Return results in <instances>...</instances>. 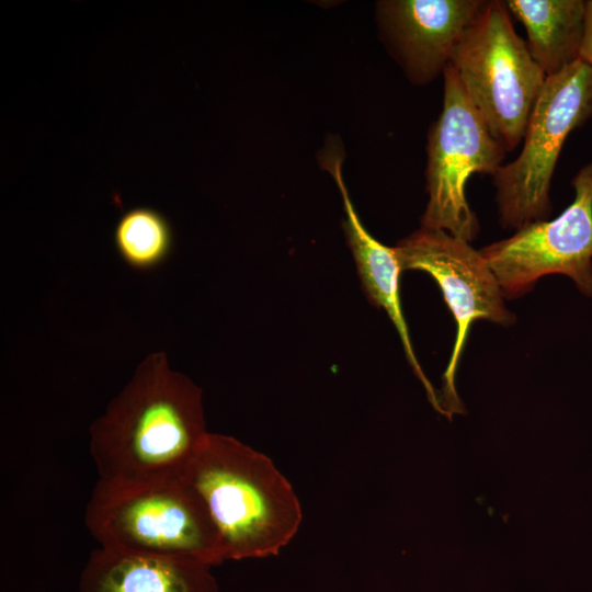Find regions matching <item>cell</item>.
Instances as JSON below:
<instances>
[{
    "mask_svg": "<svg viewBox=\"0 0 592 592\" xmlns=\"http://www.w3.org/2000/svg\"><path fill=\"white\" fill-rule=\"evenodd\" d=\"M580 60L592 66V0L584 1V31Z\"/></svg>",
    "mask_w": 592,
    "mask_h": 592,
    "instance_id": "obj_14",
    "label": "cell"
},
{
    "mask_svg": "<svg viewBox=\"0 0 592 592\" xmlns=\"http://www.w3.org/2000/svg\"><path fill=\"white\" fill-rule=\"evenodd\" d=\"M100 547L225 561L217 528L201 498L182 479L96 481L84 514Z\"/></svg>",
    "mask_w": 592,
    "mask_h": 592,
    "instance_id": "obj_3",
    "label": "cell"
},
{
    "mask_svg": "<svg viewBox=\"0 0 592 592\" xmlns=\"http://www.w3.org/2000/svg\"><path fill=\"white\" fill-rule=\"evenodd\" d=\"M449 64L492 136L506 152L517 147L547 76L504 2H483Z\"/></svg>",
    "mask_w": 592,
    "mask_h": 592,
    "instance_id": "obj_4",
    "label": "cell"
},
{
    "mask_svg": "<svg viewBox=\"0 0 592 592\" xmlns=\"http://www.w3.org/2000/svg\"><path fill=\"white\" fill-rule=\"evenodd\" d=\"M504 3L525 27L532 57L547 77L580 59L583 0H509Z\"/></svg>",
    "mask_w": 592,
    "mask_h": 592,
    "instance_id": "obj_12",
    "label": "cell"
},
{
    "mask_svg": "<svg viewBox=\"0 0 592 592\" xmlns=\"http://www.w3.org/2000/svg\"><path fill=\"white\" fill-rule=\"evenodd\" d=\"M207 433L201 389L156 352L92 423L89 448L101 479L175 480Z\"/></svg>",
    "mask_w": 592,
    "mask_h": 592,
    "instance_id": "obj_1",
    "label": "cell"
},
{
    "mask_svg": "<svg viewBox=\"0 0 592 592\" xmlns=\"http://www.w3.org/2000/svg\"><path fill=\"white\" fill-rule=\"evenodd\" d=\"M212 567L192 558L91 551L76 592H218Z\"/></svg>",
    "mask_w": 592,
    "mask_h": 592,
    "instance_id": "obj_10",
    "label": "cell"
},
{
    "mask_svg": "<svg viewBox=\"0 0 592 592\" xmlns=\"http://www.w3.org/2000/svg\"><path fill=\"white\" fill-rule=\"evenodd\" d=\"M113 240L127 266L136 271H150L170 255L173 231L169 220L157 209L134 207L118 219Z\"/></svg>",
    "mask_w": 592,
    "mask_h": 592,
    "instance_id": "obj_13",
    "label": "cell"
},
{
    "mask_svg": "<svg viewBox=\"0 0 592 592\" xmlns=\"http://www.w3.org/2000/svg\"><path fill=\"white\" fill-rule=\"evenodd\" d=\"M181 479L206 506L225 561L277 555L300 526L288 480L267 456L232 436L208 432Z\"/></svg>",
    "mask_w": 592,
    "mask_h": 592,
    "instance_id": "obj_2",
    "label": "cell"
},
{
    "mask_svg": "<svg viewBox=\"0 0 592 592\" xmlns=\"http://www.w3.org/2000/svg\"><path fill=\"white\" fill-rule=\"evenodd\" d=\"M330 162L331 167H328V170L331 171L341 192L346 215L344 231L366 296L373 305L383 308L388 315L400 337L407 360L426 391L429 401L443 414L440 397L422 371L413 351L401 308L399 281L402 269L395 248L383 244L364 228L343 182L341 160L335 157Z\"/></svg>",
    "mask_w": 592,
    "mask_h": 592,
    "instance_id": "obj_11",
    "label": "cell"
},
{
    "mask_svg": "<svg viewBox=\"0 0 592 592\" xmlns=\"http://www.w3.org/2000/svg\"><path fill=\"white\" fill-rule=\"evenodd\" d=\"M485 0H391L379 4L380 22L409 78L428 83L443 75Z\"/></svg>",
    "mask_w": 592,
    "mask_h": 592,
    "instance_id": "obj_9",
    "label": "cell"
},
{
    "mask_svg": "<svg viewBox=\"0 0 592 592\" xmlns=\"http://www.w3.org/2000/svg\"><path fill=\"white\" fill-rule=\"evenodd\" d=\"M571 184L573 202L558 217L526 225L480 250L504 297L525 295L549 274L569 276L592 296V162Z\"/></svg>",
    "mask_w": 592,
    "mask_h": 592,
    "instance_id": "obj_8",
    "label": "cell"
},
{
    "mask_svg": "<svg viewBox=\"0 0 592 592\" xmlns=\"http://www.w3.org/2000/svg\"><path fill=\"white\" fill-rule=\"evenodd\" d=\"M590 119L592 66L579 59L546 78L528 117L520 155L493 175L503 228L519 230L548 219L550 183L565 140Z\"/></svg>",
    "mask_w": 592,
    "mask_h": 592,
    "instance_id": "obj_5",
    "label": "cell"
},
{
    "mask_svg": "<svg viewBox=\"0 0 592 592\" xmlns=\"http://www.w3.org/2000/svg\"><path fill=\"white\" fill-rule=\"evenodd\" d=\"M395 248L403 270L430 274L442 291L457 326L453 351L443 374V414L464 413L455 378L471 325L479 319L509 326L515 321L503 301L501 287L481 255L463 239L446 231L421 227Z\"/></svg>",
    "mask_w": 592,
    "mask_h": 592,
    "instance_id": "obj_7",
    "label": "cell"
},
{
    "mask_svg": "<svg viewBox=\"0 0 592 592\" xmlns=\"http://www.w3.org/2000/svg\"><path fill=\"white\" fill-rule=\"evenodd\" d=\"M443 78L442 111L428 136L429 201L421 227L471 242L479 225L466 198V183L475 173L493 177L506 151L492 136L451 64Z\"/></svg>",
    "mask_w": 592,
    "mask_h": 592,
    "instance_id": "obj_6",
    "label": "cell"
}]
</instances>
